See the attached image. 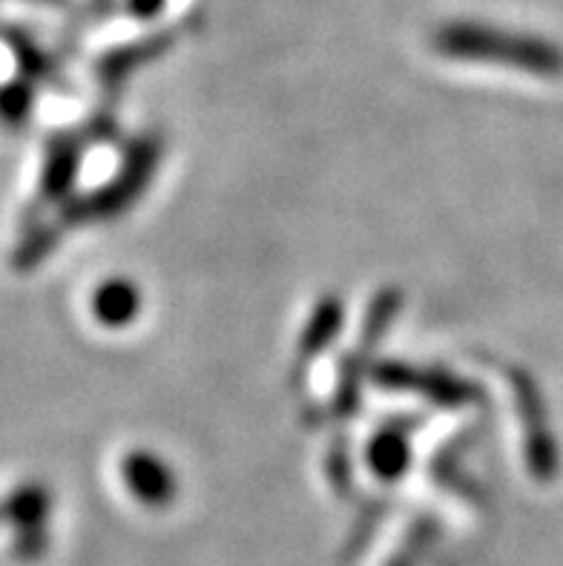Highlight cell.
<instances>
[{
  "instance_id": "obj_1",
  "label": "cell",
  "mask_w": 563,
  "mask_h": 566,
  "mask_svg": "<svg viewBox=\"0 0 563 566\" xmlns=\"http://www.w3.org/2000/svg\"><path fill=\"white\" fill-rule=\"evenodd\" d=\"M442 50L455 52V55H480V57H507V61H518L526 70L552 72L557 66V55L543 46V43H526L521 38L500 35V32H489V29L475 27H451L440 41Z\"/></svg>"
},
{
  "instance_id": "obj_2",
  "label": "cell",
  "mask_w": 563,
  "mask_h": 566,
  "mask_svg": "<svg viewBox=\"0 0 563 566\" xmlns=\"http://www.w3.org/2000/svg\"><path fill=\"white\" fill-rule=\"evenodd\" d=\"M138 296L133 294V287L122 285V282H113V285L101 287L98 300H95V311L104 323L122 325L127 323L129 314L136 311Z\"/></svg>"
},
{
  "instance_id": "obj_3",
  "label": "cell",
  "mask_w": 563,
  "mask_h": 566,
  "mask_svg": "<svg viewBox=\"0 0 563 566\" xmlns=\"http://www.w3.org/2000/svg\"><path fill=\"white\" fill-rule=\"evenodd\" d=\"M156 472H161V463H156V460H147V458H133L129 460L127 467V474H129V483L142 492V495L147 497H156L165 495V489L170 486V481L167 478H158L156 481Z\"/></svg>"
}]
</instances>
